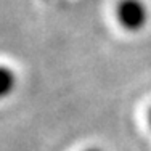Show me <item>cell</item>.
<instances>
[{"mask_svg": "<svg viewBox=\"0 0 151 151\" xmlns=\"http://www.w3.org/2000/svg\"><path fill=\"white\" fill-rule=\"evenodd\" d=\"M117 19L127 31H140L148 21V8L143 0H121L117 5Z\"/></svg>", "mask_w": 151, "mask_h": 151, "instance_id": "obj_1", "label": "cell"}, {"mask_svg": "<svg viewBox=\"0 0 151 151\" xmlns=\"http://www.w3.org/2000/svg\"><path fill=\"white\" fill-rule=\"evenodd\" d=\"M16 85V76L10 68L0 66V100L8 96L15 90Z\"/></svg>", "mask_w": 151, "mask_h": 151, "instance_id": "obj_2", "label": "cell"}, {"mask_svg": "<svg viewBox=\"0 0 151 151\" xmlns=\"http://www.w3.org/2000/svg\"><path fill=\"white\" fill-rule=\"evenodd\" d=\"M84 151H101V150L96 148V146H92V148H87V150H84Z\"/></svg>", "mask_w": 151, "mask_h": 151, "instance_id": "obj_3", "label": "cell"}]
</instances>
